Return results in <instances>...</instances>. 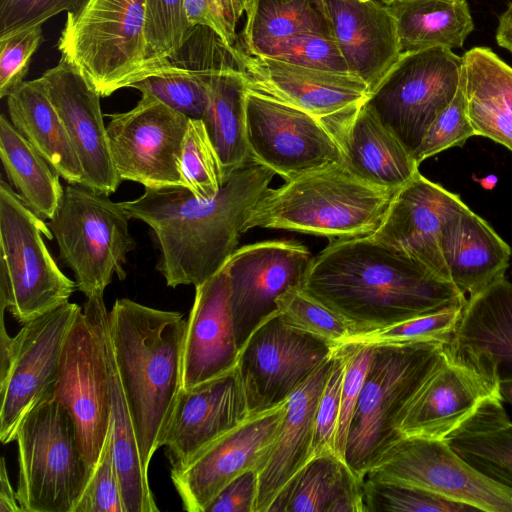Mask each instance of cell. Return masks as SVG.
I'll return each instance as SVG.
<instances>
[{
	"label": "cell",
	"instance_id": "obj_1",
	"mask_svg": "<svg viewBox=\"0 0 512 512\" xmlns=\"http://www.w3.org/2000/svg\"><path fill=\"white\" fill-rule=\"evenodd\" d=\"M301 291L339 316L351 336L467 299L452 282L371 235L330 240L313 256Z\"/></svg>",
	"mask_w": 512,
	"mask_h": 512
},
{
	"label": "cell",
	"instance_id": "obj_2",
	"mask_svg": "<svg viewBox=\"0 0 512 512\" xmlns=\"http://www.w3.org/2000/svg\"><path fill=\"white\" fill-rule=\"evenodd\" d=\"M274 175L250 160L211 198H199L183 185H169L145 188L141 196L121 204L130 218L153 230L160 250L156 269L167 286L196 287L237 250L251 211Z\"/></svg>",
	"mask_w": 512,
	"mask_h": 512
},
{
	"label": "cell",
	"instance_id": "obj_3",
	"mask_svg": "<svg viewBox=\"0 0 512 512\" xmlns=\"http://www.w3.org/2000/svg\"><path fill=\"white\" fill-rule=\"evenodd\" d=\"M183 314L117 299L109 312V336L140 456L148 469L162 447L183 388Z\"/></svg>",
	"mask_w": 512,
	"mask_h": 512
},
{
	"label": "cell",
	"instance_id": "obj_4",
	"mask_svg": "<svg viewBox=\"0 0 512 512\" xmlns=\"http://www.w3.org/2000/svg\"><path fill=\"white\" fill-rule=\"evenodd\" d=\"M395 192L360 179L340 163L268 188L252 209L245 232L283 229L329 240L371 235Z\"/></svg>",
	"mask_w": 512,
	"mask_h": 512
},
{
	"label": "cell",
	"instance_id": "obj_5",
	"mask_svg": "<svg viewBox=\"0 0 512 512\" xmlns=\"http://www.w3.org/2000/svg\"><path fill=\"white\" fill-rule=\"evenodd\" d=\"M447 343V342H446ZM444 342L374 343L349 427L345 461L364 482L384 453L403 438L400 424L437 363Z\"/></svg>",
	"mask_w": 512,
	"mask_h": 512
},
{
	"label": "cell",
	"instance_id": "obj_6",
	"mask_svg": "<svg viewBox=\"0 0 512 512\" xmlns=\"http://www.w3.org/2000/svg\"><path fill=\"white\" fill-rule=\"evenodd\" d=\"M144 25L145 0H85L67 13L57 48L107 97L151 74Z\"/></svg>",
	"mask_w": 512,
	"mask_h": 512
},
{
	"label": "cell",
	"instance_id": "obj_7",
	"mask_svg": "<svg viewBox=\"0 0 512 512\" xmlns=\"http://www.w3.org/2000/svg\"><path fill=\"white\" fill-rule=\"evenodd\" d=\"M53 234L13 188L0 181V310L25 324L67 302L77 288L51 256Z\"/></svg>",
	"mask_w": 512,
	"mask_h": 512
},
{
	"label": "cell",
	"instance_id": "obj_8",
	"mask_svg": "<svg viewBox=\"0 0 512 512\" xmlns=\"http://www.w3.org/2000/svg\"><path fill=\"white\" fill-rule=\"evenodd\" d=\"M109 312L104 293L86 298L67 335L52 400L74 421L88 479L111 424V384L106 351Z\"/></svg>",
	"mask_w": 512,
	"mask_h": 512
},
{
	"label": "cell",
	"instance_id": "obj_9",
	"mask_svg": "<svg viewBox=\"0 0 512 512\" xmlns=\"http://www.w3.org/2000/svg\"><path fill=\"white\" fill-rule=\"evenodd\" d=\"M15 441L22 512H73L88 473L67 409L54 400L37 405L20 422Z\"/></svg>",
	"mask_w": 512,
	"mask_h": 512
},
{
	"label": "cell",
	"instance_id": "obj_10",
	"mask_svg": "<svg viewBox=\"0 0 512 512\" xmlns=\"http://www.w3.org/2000/svg\"><path fill=\"white\" fill-rule=\"evenodd\" d=\"M130 219L121 203L79 184L64 188L48 227L60 258L74 272L77 289L85 297L104 293L114 275L126 278L123 265L136 243Z\"/></svg>",
	"mask_w": 512,
	"mask_h": 512
},
{
	"label": "cell",
	"instance_id": "obj_11",
	"mask_svg": "<svg viewBox=\"0 0 512 512\" xmlns=\"http://www.w3.org/2000/svg\"><path fill=\"white\" fill-rule=\"evenodd\" d=\"M463 57L433 47L401 53L364 105L412 155L435 118L455 97Z\"/></svg>",
	"mask_w": 512,
	"mask_h": 512
},
{
	"label": "cell",
	"instance_id": "obj_12",
	"mask_svg": "<svg viewBox=\"0 0 512 512\" xmlns=\"http://www.w3.org/2000/svg\"><path fill=\"white\" fill-rule=\"evenodd\" d=\"M82 308L67 302L25 324L11 337L1 311L0 440L15 441L17 428L37 405L52 400L67 335Z\"/></svg>",
	"mask_w": 512,
	"mask_h": 512
},
{
	"label": "cell",
	"instance_id": "obj_13",
	"mask_svg": "<svg viewBox=\"0 0 512 512\" xmlns=\"http://www.w3.org/2000/svg\"><path fill=\"white\" fill-rule=\"evenodd\" d=\"M365 478L416 487L477 511L512 512V487L472 466L445 440L403 437Z\"/></svg>",
	"mask_w": 512,
	"mask_h": 512
},
{
	"label": "cell",
	"instance_id": "obj_14",
	"mask_svg": "<svg viewBox=\"0 0 512 512\" xmlns=\"http://www.w3.org/2000/svg\"><path fill=\"white\" fill-rule=\"evenodd\" d=\"M246 135L251 160L286 182L343 163L338 143L320 119L250 88Z\"/></svg>",
	"mask_w": 512,
	"mask_h": 512
},
{
	"label": "cell",
	"instance_id": "obj_15",
	"mask_svg": "<svg viewBox=\"0 0 512 512\" xmlns=\"http://www.w3.org/2000/svg\"><path fill=\"white\" fill-rule=\"evenodd\" d=\"M499 382L498 364L490 356L445 343L404 413L402 436L445 440L484 401L501 396Z\"/></svg>",
	"mask_w": 512,
	"mask_h": 512
},
{
	"label": "cell",
	"instance_id": "obj_16",
	"mask_svg": "<svg viewBox=\"0 0 512 512\" xmlns=\"http://www.w3.org/2000/svg\"><path fill=\"white\" fill-rule=\"evenodd\" d=\"M336 348L287 324L278 312L263 321L240 349L237 363L250 415L286 403Z\"/></svg>",
	"mask_w": 512,
	"mask_h": 512
},
{
	"label": "cell",
	"instance_id": "obj_17",
	"mask_svg": "<svg viewBox=\"0 0 512 512\" xmlns=\"http://www.w3.org/2000/svg\"><path fill=\"white\" fill-rule=\"evenodd\" d=\"M113 162L122 180L145 188L182 185L180 156L189 118L141 94L134 108L107 115Z\"/></svg>",
	"mask_w": 512,
	"mask_h": 512
},
{
	"label": "cell",
	"instance_id": "obj_18",
	"mask_svg": "<svg viewBox=\"0 0 512 512\" xmlns=\"http://www.w3.org/2000/svg\"><path fill=\"white\" fill-rule=\"evenodd\" d=\"M313 256L293 240H267L245 245L226 261L230 303L239 350L252 332L278 312V298L301 289Z\"/></svg>",
	"mask_w": 512,
	"mask_h": 512
},
{
	"label": "cell",
	"instance_id": "obj_19",
	"mask_svg": "<svg viewBox=\"0 0 512 512\" xmlns=\"http://www.w3.org/2000/svg\"><path fill=\"white\" fill-rule=\"evenodd\" d=\"M286 403L251 416L203 450L186 466L171 469V480L189 512H205L219 492L238 476L266 464L280 432Z\"/></svg>",
	"mask_w": 512,
	"mask_h": 512
},
{
	"label": "cell",
	"instance_id": "obj_20",
	"mask_svg": "<svg viewBox=\"0 0 512 512\" xmlns=\"http://www.w3.org/2000/svg\"><path fill=\"white\" fill-rule=\"evenodd\" d=\"M38 79L61 118L82 165L81 185L105 195L114 193L121 179L103 121L101 95L62 57Z\"/></svg>",
	"mask_w": 512,
	"mask_h": 512
},
{
	"label": "cell",
	"instance_id": "obj_21",
	"mask_svg": "<svg viewBox=\"0 0 512 512\" xmlns=\"http://www.w3.org/2000/svg\"><path fill=\"white\" fill-rule=\"evenodd\" d=\"M466 206L459 195L417 172L395 192L371 236L451 282L441 249V231L445 222Z\"/></svg>",
	"mask_w": 512,
	"mask_h": 512
},
{
	"label": "cell",
	"instance_id": "obj_22",
	"mask_svg": "<svg viewBox=\"0 0 512 512\" xmlns=\"http://www.w3.org/2000/svg\"><path fill=\"white\" fill-rule=\"evenodd\" d=\"M250 417L237 365L210 380L182 388L162 444L171 469L186 466Z\"/></svg>",
	"mask_w": 512,
	"mask_h": 512
},
{
	"label": "cell",
	"instance_id": "obj_23",
	"mask_svg": "<svg viewBox=\"0 0 512 512\" xmlns=\"http://www.w3.org/2000/svg\"><path fill=\"white\" fill-rule=\"evenodd\" d=\"M237 48L248 88L320 120L359 107L370 94L368 85L350 73L304 67Z\"/></svg>",
	"mask_w": 512,
	"mask_h": 512
},
{
	"label": "cell",
	"instance_id": "obj_24",
	"mask_svg": "<svg viewBox=\"0 0 512 512\" xmlns=\"http://www.w3.org/2000/svg\"><path fill=\"white\" fill-rule=\"evenodd\" d=\"M240 350L230 303V282L224 266L195 287L186 320L183 346V388L210 380L235 367Z\"/></svg>",
	"mask_w": 512,
	"mask_h": 512
},
{
	"label": "cell",
	"instance_id": "obj_25",
	"mask_svg": "<svg viewBox=\"0 0 512 512\" xmlns=\"http://www.w3.org/2000/svg\"><path fill=\"white\" fill-rule=\"evenodd\" d=\"M348 72L371 90L401 55L395 19L375 0H321Z\"/></svg>",
	"mask_w": 512,
	"mask_h": 512
},
{
	"label": "cell",
	"instance_id": "obj_26",
	"mask_svg": "<svg viewBox=\"0 0 512 512\" xmlns=\"http://www.w3.org/2000/svg\"><path fill=\"white\" fill-rule=\"evenodd\" d=\"M364 103L321 121L338 143L343 163L354 175L397 191L419 172V164Z\"/></svg>",
	"mask_w": 512,
	"mask_h": 512
},
{
	"label": "cell",
	"instance_id": "obj_27",
	"mask_svg": "<svg viewBox=\"0 0 512 512\" xmlns=\"http://www.w3.org/2000/svg\"><path fill=\"white\" fill-rule=\"evenodd\" d=\"M335 350L286 402L280 432L266 464L258 472L255 512H267L280 489L311 458L316 411L335 363Z\"/></svg>",
	"mask_w": 512,
	"mask_h": 512
},
{
	"label": "cell",
	"instance_id": "obj_28",
	"mask_svg": "<svg viewBox=\"0 0 512 512\" xmlns=\"http://www.w3.org/2000/svg\"><path fill=\"white\" fill-rule=\"evenodd\" d=\"M441 249L451 282L466 297L505 277L512 255L510 246L468 206L445 222Z\"/></svg>",
	"mask_w": 512,
	"mask_h": 512
},
{
	"label": "cell",
	"instance_id": "obj_29",
	"mask_svg": "<svg viewBox=\"0 0 512 512\" xmlns=\"http://www.w3.org/2000/svg\"><path fill=\"white\" fill-rule=\"evenodd\" d=\"M267 512H364L363 481L336 454L314 456L280 489Z\"/></svg>",
	"mask_w": 512,
	"mask_h": 512
},
{
	"label": "cell",
	"instance_id": "obj_30",
	"mask_svg": "<svg viewBox=\"0 0 512 512\" xmlns=\"http://www.w3.org/2000/svg\"><path fill=\"white\" fill-rule=\"evenodd\" d=\"M6 98L12 125L68 184L81 185L82 165L39 79L24 81Z\"/></svg>",
	"mask_w": 512,
	"mask_h": 512
},
{
	"label": "cell",
	"instance_id": "obj_31",
	"mask_svg": "<svg viewBox=\"0 0 512 512\" xmlns=\"http://www.w3.org/2000/svg\"><path fill=\"white\" fill-rule=\"evenodd\" d=\"M450 342L490 356L500 378L512 377V282L503 277L468 296Z\"/></svg>",
	"mask_w": 512,
	"mask_h": 512
},
{
	"label": "cell",
	"instance_id": "obj_32",
	"mask_svg": "<svg viewBox=\"0 0 512 512\" xmlns=\"http://www.w3.org/2000/svg\"><path fill=\"white\" fill-rule=\"evenodd\" d=\"M203 122L222 165L225 179L250 160L246 135L245 74L240 67L210 71Z\"/></svg>",
	"mask_w": 512,
	"mask_h": 512
},
{
	"label": "cell",
	"instance_id": "obj_33",
	"mask_svg": "<svg viewBox=\"0 0 512 512\" xmlns=\"http://www.w3.org/2000/svg\"><path fill=\"white\" fill-rule=\"evenodd\" d=\"M502 396L484 401L445 441L468 463L512 487V420Z\"/></svg>",
	"mask_w": 512,
	"mask_h": 512
},
{
	"label": "cell",
	"instance_id": "obj_34",
	"mask_svg": "<svg viewBox=\"0 0 512 512\" xmlns=\"http://www.w3.org/2000/svg\"><path fill=\"white\" fill-rule=\"evenodd\" d=\"M401 52L461 48L474 30L466 0H395L388 5Z\"/></svg>",
	"mask_w": 512,
	"mask_h": 512
},
{
	"label": "cell",
	"instance_id": "obj_35",
	"mask_svg": "<svg viewBox=\"0 0 512 512\" xmlns=\"http://www.w3.org/2000/svg\"><path fill=\"white\" fill-rule=\"evenodd\" d=\"M106 351L111 384V438L114 461L119 476L126 512L159 511L148 481L137 442L133 419L117 371L109 336L106 332Z\"/></svg>",
	"mask_w": 512,
	"mask_h": 512
},
{
	"label": "cell",
	"instance_id": "obj_36",
	"mask_svg": "<svg viewBox=\"0 0 512 512\" xmlns=\"http://www.w3.org/2000/svg\"><path fill=\"white\" fill-rule=\"evenodd\" d=\"M0 158L24 204L40 218L51 219L64 193L60 175L4 114L0 116Z\"/></svg>",
	"mask_w": 512,
	"mask_h": 512
},
{
	"label": "cell",
	"instance_id": "obj_37",
	"mask_svg": "<svg viewBox=\"0 0 512 512\" xmlns=\"http://www.w3.org/2000/svg\"><path fill=\"white\" fill-rule=\"evenodd\" d=\"M246 15L247 52L298 33L331 35L321 0H252Z\"/></svg>",
	"mask_w": 512,
	"mask_h": 512
},
{
	"label": "cell",
	"instance_id": "obj_38",
	"mask_svg": "<svg viewBox=\"0 0 512 512\" xmlns=\"http://www.w3.org/2000/svg\"><path fill=\"white\" fill-rule=\"evenodd\" d=\"M182 185L199 198L215 196L226 181L203 120L189 119L180 156Z\"/></svg>",
	"mask_w": 512,
	"mask_h": 512
},
{
	"label": "cell",
	"instance_id": "obj_39",
	"mask_svg": "<svg viewBox=\"0 0 512 512\" xmlns=\"http://www.w3.org/2000/svg\"><path fill=\"white\" fill-rule=\"evenodd\" d=\"M191 30L184 0H145L144 34L151 74L180 50Z\"/></svg>",
	"mask_w": 512,
	"mask_h": 512
},
{
	"label": "cell",
	"instance_id": "obj_40",
	"mask_svg": "<svg viewBox=\"0 0 512 512\" xmlns=\"http://www.w3.org/2000/svg\"><path fill=\"white\" fill-rule=\"evenodd\" d=\"M247 53L314 69L349 73L330 34L298 33L261 44Z\"/></svg>",
	"mask_w": 512,
	"mask_h": 512
},
{
	"label": "cell",
	"instance_id": "obj_41",
	"mask_svg": "<svg viewBox=\"0 0 512 512\" xmlns=\"http://www.w3.org/2000/svg\"><path fill=\"white\" fill-rule=\"evenodd\" d=\"M364 512H471L475 508L431 492L390 481L365 478Z\"/></svg>",
	"mask_w": 512,
	"mask_h": 512
},
{
	"label": "cell",
	"instance_id": "obj_42",
	"mask_svg": "<svg viewBox=\"0 0 512 512\" xmlns=\"http://www.w3.org/2000/svg\"><path fill=\"white\" fill-rule=\"evenodd\" d=\"M463 304H455L394 324L382 330L350 336L346 342L401 343L449 342L461 317ZM345 343V342H344Z\"/></svg>",
	"mask_w": 512,
	"mask_h": 512
},
{
	"label": "cell",
	"instance_id": "obj_43",
	"mask_svg": "<svg viewBox=\"0 0 512 512\" xmlns=\"http://www.w3.org/2000/svg\"><path fill=\"white\" fill-rule=\"evenodd\" d=\"M462 57L466 88L492 101L512 119V67L488 47H474Z\"/></svg>",
	"mask_w": 512,
	"mask_h": 512
},
{
	"label": "cell",
	"instance_id": "obj_44",
	"mask_svg": "<svg viewBox=\"0 0 512 512\" xmlns=\"http://www.w3.org/2000/svg\"><path fill=\"white\" fill-rule=\"evenodd\" d=\"M278 313L289 325L340 346L351 336L346 323L301 289H292L277 300Z\"/></svg>",
	"mask_w": 512,
	"mask_h": 512
},
{
	"label": "cell",
	"instance_id": "obj_45",
	"mask_svg": "<svg viewBox=\"0 0 512 512\" xmlns=\"http://www.w3.org/2000/svg\"><path fill=\"white\" fill-rule=\"evenodd\" d=\"M472 136H475V131L468 114L463 69V78L455 97L432 122L413 158L420 165L425 159L444 150L462 146Z\"/></svg>",
	"mask_w": 512,
	"mask_h": 512
},
{
	"label": "cell",
	"instance_id": "obj_46",
	"mask_svg": "<svg viewBox=\"0 0 512 512\" xmlns=\"http://www.w3.org/2000/svg\"><path fill=\"white\" fill-rule=\"evenodd\" d=\"M347 356L348 345L343 343L335 350V363L318 403L311 458L325 453L337 455V430Z\"/></svg>",
	"mask_w": 512,
	"mask_h": 512
},
{
	"label": "cell",
	"instance_id": "obj_47",
	"mask_svg": "<svg viewBox=\"0 0 512 512\" xmlns=\"http://www.w3.org/2000/svg\"><path fill=\"white\" fill-rule=\"evenodd\" d=\"M73 512H126L110 430L100 458Z\"/></svg>",
	"mask_w": 512,
	"mask_h": 512
},
{
	"label": "cell",
	"instance_id": "obj_48",
	"mask_svg": "<svg viewBox=\"0 0 512 512\" xmlns=\"http://www.w3.org/2000/svg\"><path fill=\"white\" fill-rule=\"evenodd\" d=\"M43 41L42 25L0 38V97L24 82L34 53Z\"/></svg>",
	"mask_w": 512,
	"mask_h": 512
},
{
	"label": "cell",
	"instance_id": "obj_49",
	"mask_svg": "<svg viewBox=\"0 0 512 512\" xmlns=\"http://www.w3.org/2000/svg\"><path fill=\"white\" fill-rule=\"evenodd\" d=\"M345 343L348 345V356L342 384L337 430V455L344 461L349 427L372 354L371 344L360 342Z\"/></svg>",
	"mask_w": 512,
	"mask_h": 512
},
{
	"label": "cell",
	"instance_id": "obj_50",
	"mask_svg": "<svg viewBox=\"0 0 512 512\" xmlns=\"http://www.w3.org/2000/svg\"><path fill=\"white\" fill-rule=\"evenodd\" d=\"M85 0H0V38L77 10Z\"/></svg>",
	"mask_w": 512,
	"mask_h": 512
},
{
	"label": "cell",
	"instance_id": "obj_51",
	"mask_svg": "<svg viewBox=\"0 0 512 512\" xmlns=\"http://www.w3.org/2000/svg\"><path fill=\"white\" fill-rule=\"evenodd\" d=\"M186 16L190 26L202 25L211 28L229 46H235L238 36L236 28L252 0H184Z\"/></svg>",
	"mask_w": 512,
	"mask_h": 512
},
{
	"label": "cell",
	"instance_id": "obj_52",
	"mask_svg": "<svg viewBox=\"0 0 512 512\" xmlns=\"http://www.w3.org/2000/svg\"><path fill=\"white\" fill-rule=\"evenodd\" d=\"M465 92L475 135L487 137L512 151V119L481 94L466 86Z\"/></svg>",
	"mask_w": 512,
	"mask_h": 512
},
{
	"label": "cell",
	"instance_id": "obj_53",
	"mask_svg": "<svg viewBox=\"0 0 512 512\" xmlns=\"http://www.w3.org/2000/svg\"><path fill=\"white\" fill-rule=\"evenodd\" d=\"M258 470H250L227 484L205 512H255Z\"/></svg>",
	"mask_w": 512,
	"mask_h": 512
},
{
	"label": "cell",
	"instance_id": "obj_54",
	"mask_svg": "<svg viewBox=\"0 0 512 512\" xmlns=\"http://www.w3.org/2000/svg\"><path fill=\"white\" fill-rule=\"evenodd\" d=\"M0 512H22L17 499V491L11 485L5 458L1 459L0 467Z\"/></svg>",
	"mask_w": 512,
	"mask_h": 512
},
{
	"label": "cell",
	"instance_id": "obj_55",
	"mask_svg": "<svg viewBox=\"0 0 512 512\" xmlns=\"http://www.w3.org/2000/svg\"><path fill=\"white\" fill-rule=\"evenodd\" d=\"M496 41L499 46L512 53V0L507 9L499 17Z\"/></svg>",
	"mask_w": 512,
	"mask_h": 512
},
{
	"label": "cell",
	"instance_id": "obj_56",
	"mask_svg": "<svg viewBox=\"0 0 512 512\" xmlns=\"http://www.w3.org/2000/svg\"><path fill=\"white\" fill-rule=\"evenodd\" d=\"M499 388L503 400L512 405V377L500 378Z\"/></svg>",
	"mask_w": 512,
	"mask_h": 512
},
{
	"label": "cell",
	"instance_id": "obj_57",
	"mask_svg": "<svg viewBox=\"0 0 512 512\" xmlns=\"http://www.w3.org/2000/svg\"><path fill=\"white\" fill-rule=\"evenodd\" d=\"M377 2H380V3H383L385 5H390L391 3H393L395 0H375Z\"/></svg>",
	"mask_w": 512,
	"mask_h": 512
}]
</instances>
